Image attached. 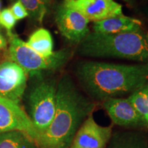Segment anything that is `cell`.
Returning a JSON list of instances; mask_svg holds the SVG:
<instances>
[{
    "label": "cell",
    "mask_w": 148,
    "mask_h": 148,
    "mask_svg": "<svg viewBox=\"0 0 148 148\" xmlns=\"http://www.w3.org/2000/svg\"><path fill=\"white\" fill-rule=\"evenodd\" d=\"M96 104L83 95L68 75L57 85L56 106L47 130L36 141L40 148H69L74 136Z\"/></svg>",
    "instance_id": "obj_2"
},
{
    "label": "cell",
    "mask_w": 148,
    "mask_h": 148,
    "mask_svg": "<svg viewBox=\"0 0 148 148\" xmlns=\"http://www.w3.org/2000/svg\"><path fill=\"white\" fill-rule=\"evenodd\" d=\"M127 98L148 125V82L131 93Z\"/></svg>",
    "instance_id": "obj_16"
},
{
    "label": "cell",
    "mask_w": 148,
    "mask_h": 148,
    "mask_svg": "<svg viewBox=\"0 0 148 148\" xmlns=\"http://www.w3.org/2000/svg\"><path fill=\"white\" fill-rule=\"evenodd\" d=\"M1 10V1L0 0V11Z\"/></svg>",
    "instance_id": "obj_22"
},
{
    "label": "cell",
    "mask_w": 148,
    "mask_h": 148,
    "mask_svg": "<svg viewBox=\"0 0 148 148\" xmlns=\"http://www.w3.org/2000/svg\"><path fill=\"white\" fill-rule=\"evenodd\" d=\"M9 38V55L12 62L21 66L27 73H36L44 70L58 69L64 66L72 57L70 49L53 51L49 57H45L33 50L18 36L12 32H8Z\"/></svg>",
    "instance_id": "obj_4"
},
{
    "label": "cell",
    "mask_w": 148,
    "mask_h": 148,
    "mask_svg": "<svg viewBox=\"0 0 148 148\" xmlns=\"http://www.w3.org/2000/svg\"><path fill=\"white\" fill-rule=\"evenodd\" d=\"M26 9L28 16L41 23L45 17L47 7L42 0H18Z\"/></svg>",
    "instance_id": "obj_17"
},
{
    "label": "cell",
    "mask_w": 148,
    "mask_h": 148,
    "mask_svg": "<svg viewBox=\"0 0 148 148\" xmlns=\"http://www.w3.org/2000/svg\"><path fill=\"white\" fill-rule=\"evenodd\" d=\"M102 102L114 124L125 127L148 126L127 97L110 98Z\"/></svg>",
    "instance_id": "obj_11"
},
{
    "label": "cell",
    "mask_w": 148,
    "mask_h": 148,
    "mask_svg": "<svg viewBox=\"0 0 148 148\" xmlns=\"http://www.w3.org/2000/svg\"><path fill=\"white\" fill-rule=\"evenodd\" d=\"M57 85L54 80L45 79L34 85L29 92V116L37 132V137L47 130L53 119Z\"/></svg>",
    "instance_id": "obj_5"
},
{
    "label": "cell",
    "mask_w": 148,
    "mask_h": 148,
    "mask_svg": "<svg viewBox=\"0 0 148 148\" xmlns=\"http://www.w3.org/2000/svg\"><path fill=\"white\" fill-rule=\"evenodd\" d=\"M20 131L36 140L37 132L28 114L19 103L0 97V134Z\"/></svg>",
    "instance_id": "obj_7"
},
{
    "label": "cell",
    "mask_w": 148,
    "mask_h": 148,
    "mask_svg": "<svg viewBox=\"0 0 148 148\" xmlns=\"http://www.w3.org/2000/svg\"><path fill=\"white\" fill-rule=\"evenodd\" d=\"M16 21L10 8H4L0 11V26L4 27L8 32H12Z\"/></svg>",
    "instance_id": "obj_18"
},
{
    "label": "cell",
    "mask_w": 148,
    "mask_h": 148,
    "mask_svg": "<svg viewBox=\"0 0 148 148\" xmlns=\"http://www.w3.org/2000/svg\"><path fill=\"white\" fill-rule=\"evenodd\" d=\"M55 21L61 35L73 44H79L90 33L89 21L62 2L56 10Z\"/></svg>",
    "instance_id": "obj_6"
},
{
    "label": "cell",
    "mask_w": 148,
    "mask_h": 148,
    "mask_svg": "<svg viewBox=\"0 0 148 148\" xmlns=\"http://www.w3.org/2000/svg\"><path fill=\"white\" fill-rule=\"evenodd\" d=\"M147 38H148V34H147Z\"/></svg>",
    "instance_id": "obj_24"
},
{
    "label": "cell",
    "mask_w": 148,
    "mask_h": 148,
    "mask_svg": "<svg viewBox=\"0 0 148 148\" xmlns=\"http://www.w3.org/2000/svg\"><path fill=\"white\" fill-rule=\"evenodd\" d=\"M33 50L45 57L53 54V40L50 32L45 28H39L30 35L26 42Z\"/></svg>",
    "instance_id": "obj_14"
},
{
    "label": "cell",
    "mask_w": 148,
    "mask_h": 148,
    "mask_svg": "<svg viewBox=\"0 0 148 148\" xmlns=\"http://www.w3.org/2000/svg\"><path fill=\"white\" fill-rule=\"evenodd\" d=\"M76 76L94 99L104 101L130 95L148 82V63L119 64L86 61L79 63Z\"/></svg>",
    "instance_id": "obj_1"
},
{
    "label": "cell",
    "mask_w": 148,
    "mask_h": 148,
    "mask_svg": "<svg viewBox=\"0 0 148 148\" xmlns=\"http://www.w3.org/2000/svg\"><path fill=\"white\" fill-rule=\"evenodd\" d=\"M62 3L93 23L123 14L122 5L114 0H62Z\"/></svg>",
    "instance_id": "obj_10"
},
{
    "label": "cell",
    "mask_w": 148,
    "mask_h": 148,
    "mask_svg": "<svg viewBox=\"0 0 148 148\" xmlns=\"http://www.w3.org/2000/svg\"><path fill=\"white\" fill-rule=\"evenodd\" d=\"M27 73L12 61L0 64V97L19 103L27 86Z\"/></svg>",
    "instance_id": "obj_8"
},
{
    "label": "cell",
    "mask_w": 148,
    "mask_h": 148,
    "mask_svg": "<svg viewBox=\"0 0 148 148\" xmlns=\"http://www.w3.org/2000/svg\"><path fill=\"white\" fill-rule=\"evenodd\" d=\"M112 134V126H102L92 113L79 127L69 148H106Z\"/></svg>",
    "instance_id": "obj_9"
},
{
    "label": "cell",
    "mask_w": 148,
    "mask_h": 148,
    "mask_svg": "<svg viewBox=\"0 0 148 148\" xmlns=\"http://www.w3.org/2000/svg\"><path fill=\"white\" fill-rule=\"evenodd\" d=\"M42 1H43L44 3H45V4L47 5L48 4H49V3H51V2H53L54 0H42Z\"/></svg>",
    "instance_id": "obj_21"
},
{
    "label": "cell",
    "mask_w": 148,
    "mask_h": 148,
    "mask_svg": "<svg viewBox=\"0 0 148 148\" xmlns=\"http://www.w3.org/2000/svg\"><path fill=\"white\" fill-rule=\"evenodd\" d=\"M10 10L16 20L23 19V18L28 16V13H27L26 9L18 0H16L13 3Z\"/></svg>",
    "instance_id": "obj_19"
},
{
    "label": "cell",
    "mask_w": 148,
    "mask_h": 148,
    "mask_svg": "<svg viewBox=\"0 0 148 148\" xmlns=\"http://www.w3.org/2000/svg\"><path fill=\"white\" fill-rule=\"evenodd\" d=\"M142 24L137 18L121 14L93 23L92 32L103 34H118L142 31Z\"/></svg>",
    "instance_id": "obj_12"
},
{
    "label": "cell",
    "mask_w": 148,
    "mask_h": 148,
    "mask_svg": "<svg viewBox=\"0 0 148 148\" xmlns=\"http://www.w3.org/2000/svg\"><path fill=\"white\" fill-rule=\"evenodd\" d=\"M7 47V41L4 36L0 33V49H3Z\"/></svg>",
    "instance_id": "obj_20"
},
{
    "label": "cell",
    "mask_w": 148,
    "mask_h": 148,
    "mask_svg": "<svg viewBox=\"0 0 148 148\" xmlns=\"http://www.w3.org/2000/svg\"><path fill=\"white\" fill-rule=\"evenodd\" d=\"M123 1H126V2H130V1H131V0H123Z\"/></svg>",
    "instance_id": "obj_23"
},
{
    "label": "cell",
    "mask_w": 148,
    "mask_h": 148,
    "mask_svg": "<svg viewBox=\"0 0 148 148\" xmlns=\"http://www.w3.org/2000/svg\"><path fill=\"white\" fill-rule=\"evenodd\" d=\"M77 53L93 58H116L148 63V38L139 32L103 34L90 32L78 44Z\"/></svg>",
    "instance_id": "obj_3"
},
{
    "label": "cell",
    "mask_w": 148,
    "mask_h": 148,
    "mask_svg": "<svg viewBox=\"0 0 148 148\" xmlns=\"http://www.w3.org/2000/svg\"><path fill=\"white\" fill-rule=\"evenodd\" d=\"M0 148H40L34 138L20 131L0 134Z\"/></svg>",
    "instance_id": "obj_15"
},
{
    "label": "cell",
    "mask_w": 148,
    "mask_h": 148,
    "mask_svg": "<svg viewBox=\"0 0 148 148\" xmlns=\"http://www.w3.org/2000/svg\"><path fill=\"white\" fill-rule=\"evenodd\" d=\"M106 148H148L143 136L132 132L112 134Z\"/></svg>",
    "instance_id": "obj_13"
}]
</instances>
